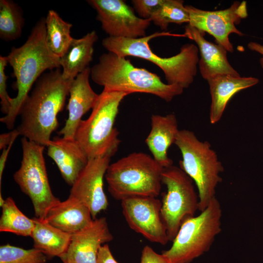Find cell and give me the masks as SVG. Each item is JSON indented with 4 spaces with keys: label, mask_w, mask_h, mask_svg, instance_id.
Here are the masks:
<instances>
[{
    "label": "cell",
    "mask_w": 263,
    "mask_h": 263,
    "mask_svg": "<svg viewBox=\"0 0 263 263\" xmlns=\"http://www.w3.org/2000/svg\"><path fill=\"white\" fill-rule=\"evenodd\" d=\"M15 141V140L12 141L7 147L2 150V152L0 157V188H1L2 176L7 157Z\"/></svg>",
    "instance_id": "cell-34"
},
{
    "label": "cell",
    "mask_w": 263,
    "mask_h": 263,
    "mask_svg": "<svg viewBox=\"0 0 263 263\" xmlns=\"http://www.w3.org/2000/svg\"><path fill=\"white\" fill-rule=\"evenodd\" d=\"M161 206L156 197H136L121 201L123 214L130 227L150 242L165 245L169 240Z\"/></svg>",
    "instance_id": "cell-13"
},
{
    "label": "cell",
    "mask_w": 263,
    "mask_h": 263,
    "mask_svg": "<svg viewBox=\"0 0 263 263\" xmlns=\"http://www.w3.org/2000/svg\"><path fill=\"white\" fill-rule=\"evenodd\" d=\"M186 7L189 14L188 25L212 36L217 44L227 52L234 51L229 36L232 33L244 36L235 25L248 16L245 1H236L229 8L217 11L204 10L191 5Z\"/></svg>",
    "instance_id": "cell-11"
},
{
    "label": "cell",
    "mask_w": 263,
    "mask_h": 263,
    "mask_svg": "<svg viewBox=\"0 0 263 263\" xmlns=\"http://www.w3.org/2000/svg\"><path fill=\"white\" fill-rule=\"evenodd\" d=\"M186 38L197 45L200 57L199 67L202 77L207 81L219 75H240L230 65L227 58V51L205 38V33L188 25L184 33Z\"/></svg>",
    "instance_id": "cell-17"
},
{
    "label": "cell",
    "mask_w": 263,
    "mask_h": 263,
    "mask_svg": "<svg viewBox=\"0 0 263 263\" xmlns=\"http://www.w3.org/2000/svg\"><path fill=\"white\" fill-rule=\"evenodd\" d=\"M96 263H118L114 258L107 244L103 245L100 248Z\"/></svg>",
    "instance_id": "cell-32"
},
{
    "label": "cell",
    "mask_w": 263,
    "mask_h": 263,
    "mask_svg": "<svg viewBox=\"0 0 263 263\" xmlns=\"http://www.w3.org/2000/svg\"><path fill=\"white\" fill-rule=\"evenodd\" d=\"M258 78L222 75L207 81L211 95L209 121L215 124L221 119L227 103L236 93L258 83Z\"/></svg>",
    "instance_id": "cell-20"
},
{
    "label": "cell",
    "mask_w": 263,
    "mask_h": 263,
    "mask_svg": "<svg viewBox=\"0 0 263 263\" xmlns=\"http://www.w3.org/2000/svg\"><path fill=\"white\" fill-rule=\"evenodd\" d=\"M98 36L94 30L83 37L72 40L64 54L60 58L62 75L66 80H73L79 73L89 67L93 60L94 47Z\"/></svg>",
    "instance_id": "cell-22"
},
{
    "label": "cell",
    "mask_w": 263,
    "mask_h": 263,
    "mask_svg": "<svg viewBox=\"0 0 263 263\" xmlns=\"http://www.w3.org/2000/svg\"><path fill=\"white\" fill-rule=\"evenodd\" d=\"M129 94L103 89L89 117L79 123L75 138L89 160L117 151L120 141L114 125L120 103Z\"/></svg>",
    "instance_id": "cell-6"
},
{
    "label": "cell",
    "mask_w": 263,
    "mask_h": 263,
    "mask_svg": "<svg viewBox=\"0 0 263 263\" xmlns=\"http://www.w3.org/2000/svg\"><path fill=\"white\" fill-rule=\"evenodd\" d=\"M47 147V155L57 165L65 181L72 186L86 166L89 159L75 139L63 137L51 140Z\"/></svg>",
    "instance_id": "cell-18"
},
{
    "label": "cell",
    "mask_w": 263,
    "mask_h": 263,
    "mask_svg": "<svg viewBox=\"0 0 263 263\" xmlns=\"http://www.w3.org/2000/svg\"><path fill=\"white\" fill-rule=\"evenodd\" d=\"M25 19L21 8L11 0H0V38L6 41L20 37Z\"/></svg>",
    "instance_id": "cell-26"
},
{
    "label": "cell",
    "mask_w": 263,
    "mask_h": 263,
    "mask_svg": "<svg viewBox=\"0 0 263 263\" xmlns=\"http://www.w3.org/2000/svg\"><path fill=\"white\" fill-rule=\"evenodd\" d=\"M247 47L249 50L261 55L262 57L259 61L261 66L263 69V45L258 42L251 41L248 43Z\"/></svg>",
    "instance_id": "cell-35"
},
{
    "label": "cell",
    "mask_w": 263,
    "mask_h": 263,
    "mask_svg": "<svg viewBox=\"0 0 263 263\" xmlns=\"http://www.w3.org/2000/svg\"><path fill=\"white\" fill-rule=\"evenodd\" d=\"M72 80L65 79L59 68L43 74L24 102L16 128L20 135L46 147L58 126V113L65 105Z\"/></svg>",
    "instance_id": "cell-1"
},
{
    "label": "cell",
    "mask_w": 263,
    "mask_h": 263,
    "mask_svg": "<svg viewBox=\"0 0 263 263\" xmlns=\"http://www.w3.org/2000/svg\"><path fill=\"white\" fill-rule=\"evenodd\" d=\"M21 165L13 175L21 190L30 198L36 217L44 219L60 200L53 193L43 156L45 146L23 137Z\"/></svg>",
    "instance_id": "cell-9"
},
{
    "label": "cell",
    "mask_w": 263,
    "mask_h": 263,
    "mask_svg": "<svg viewBox=\"0 0 263 263\" xmlns=\"http://www.w3.org/2000/svg\"><path fill=\"white\" fill-rule=\"evenodd\" d=\"M151 130L145 140L152 156L164 168L173 165L168 150L174 144L179 131L175 115L153 114L150 118Z\"/></svg>",
    "instance_id": "cell-19"
},
{
    "label": "cell",
    "mask_w": 263,
    "mask_h": 263,
    "mask_svg": "<svg viewBox=\"0 0 263 263\" xmlns=\"http://www.w3.org/2000/svg\"><path fill=\"white\" fill-rule=\"evenodd\" d=\"M182 159L180 168L193 180L198 189L199 210L205 209L216 197V189L222 181L224 167L207 141H202L188 130H179L174 143Z\"/></svg>",
    "instance_id": "cell-7"
},
{
    "label": "cell",
    "mask_w": 263,
    "mask_h": 263,
    "mask_svg": "<svg viewBox=\"0 0 263 263\" xmlns=\"http://www.w3.org/2000/svg\"><path fill=\"white\" fill-rule=\"evenodd\" d=\"M222 209L215 197L198 216L186 219L171 246L162 254L169 263H190L210 248L222 230Z\"/></svg>",
    "instance_id": "cell-8"
},
{
    "label": "cell",
    "mask_w": 263,
    "mask_h": 263,
    "mask_svg": "<svg viewBox=\"0 0 263 263\" xmlns=\"http://www.w3.org/2000/svg\"><path fill=\"white\" fill-rule=\"evenodd\" d=\"M140 263H169V262L162 253L158 254L151 247L146 245L142 250Z\"/></svg>",
    "instance_id": "cell-31"
},
{
    "label": "cell",
    "mask_w": 263,
    "mask_h": 263,
    "mask_svg": "<svg viewBox=\"0 0 263 263\" xmlns=\"http://www.w3.org/2000/svg\"><path fill=\"white\" fill-rule=\"evenodd\" d=\"M44 220L65 232L74 234L88 226L93 221L90 209L82 202L69 195L47 212Z\"/></svg>",
    "instance_id": "cell-21"
},
{
    "label": "cell",
    "mask_w": 263,
    "mask_h": 263,
    "mask_svg": "<svg viewBox=\"0 0 263 263\" xmlns=\"http://www.w3.org/2000/svg\"><path fill=\"white\" fill-rule=\"evenodd\" d=\"M8 63L7 56H0V110L2 113L6 115L9 111L10 107V97L7 93V79L8 76L5 75V68Z\"/></svg>",
    "instance_id": "cell-29"
},
{
    "label": "cell",
    "mask_w": 263,
    "mask_h": 263,
    "mask_svg": "<svg viewBox=\"0 0 263 263\" xmlns=\"http://www.w3.org/2000/svg\"><path fill=\"white\" fill-rule=\"evenodd\" d=\"M164 169L148 154L131 153L109 165L105 175L109 192L121 201L136 197H157Z\"/></svg>",
    "instance_id": "cell-5"
},
{
    "label": "cell",
    "mask_w": 263,
    "mask_h": 263,
    "mask_svg": "<svg viewBox=\"0 0 263 263\" xmlns=\"http://www.w3.org/2000/svg\"><path fill=\"white\" fill-rule=\"evenodd\" d=\"M20 135L17 129L9 132L2 133L0 135V149L3 150L7 147L13 140Z\"/></svg>",
    "instance_id": "cell-33"
},
{
    "label": "cell",
    "mask_w": 263,
    "mask_h": 263,
    "mask_svg": "<svg viewBox=\"0 0 263 263\" xmlns=\"http://www.w3.org/2000/svg\"><path fill=\"white\" fill-rule=\"evenodd\" d=\"M7 56L16 78L18 94L11 98L9 112L0 121L12 130L33 84L45 71L60 67V58L51 51L46 43L45 19L38 20L26 42L19 47H13Z\"/></svg>",
    "instance_id": "cell-2"
},
{
    "label": "cell",
    "mask_w": 263,
    "mask_h": 263,
    "mask_svg": "<svg viewBox=\"0 0 263 263\" xmlns=\"http://www.w3.org/2000/svg\"><path fill=\"white\" fill-rule=\"evenodd\" d=\"M33 219L35 226L30 237L34 247L46 256L60 258L67 249L72 234L52 225L44 219Z\"/></svg>",
    "instance_id": "cell-23"
},
{
    "label": "cell",
    "mask_w": 263,
    "mask_h": 263,
    "mask_svg": "<svg viewBox=\"0 0 263 263\" xmlns=\"http://www.w3.org/2000/svg\"><path fill=\"white\" fill-rule=\"evenodd\" d=\"M166 36L186 37L184 34L176 35L166 32H155L136 38L108 37L102 40V45L108 52L120 56H132L151 62L163 71L168 84L178 85L184 89L188 88L197 74L199 60L198 47L194 44H185L177 55L169 57H160L152 52L149 41Z\"/></svg>",
    "instance_id": "cell-4"
},
{
    "label": "cell",
    "mask_w": 263,
    "mask_h": 263,
    "mask_svg": "<svg viewBox=\"0 0 263 263\" xmlns=\"http://www.w3.org/2000/svg\"><path fill=\"white\" fill-rule=\"evenodd\" d=\"M47 257L38 249H25L5 244L0 246V263H46Z\"/></svg>",
    "instance_id": "cell-28"
},
{
    "label": "cell",
    "mask_w": 263,
    "mask_h": 263,
    "mask_svg": "<svg viewBox=\"0 0 263 263\" xmlns=\"http://www.w3.org/2000/svg\"><path fill=\"white\" fill-rule=\"evenodd\" d=\"M90 76L104 90L151 94L166 102L181 94L184 88L165 83L156 74L133 65L129 59L108 52L102 54L91 68Z\"/></svg>",
    "instance_id": "cell-3"
},
{
    "label": "cell",
    "mask_w": 263,
    "mask_h": 263,
    "mask_svg": "<svg viewBox=\"0 0 263 263\" xmlns=\"http://www.w3.org/2000/svg\"><path fill=\"white\" fill-rule=\"evenodd\" d=\"M164 0H133L132 2L140 18L150 19L163 3Z\"/></svg>",
    "instance_id": "cell-30"
},
{
    "label": "cell",
    "mask_w": 263,
    "mask_h": 263,
    "mask_svg": "<svg viewBox=\"0 0 263 263\" xmlns=\"http://www.w3.org/2000/svg\"><path fill=\"white\" fill-rule=\"evenodd\" d=\"M113 239L106 219L96 218L72 234L68 247L60 259L63 263H96L100 247Z\"/></svg>",
    "instance_id": "cell-15"
},
{
    "label": "cell",
    "mask_w": 263,
    "mask_h": 263,
    "mask_svg": "<svg viewBox=\"0 0 263 263\" xmlns=\"http://www.w3.org/2000/svg\"><path fill=\"white\" fill-rule=\"evenodd\" d=\"M89 67L79 73L72 81L70 98L67 106L68 117L64 127L58 132L67 138H75V134L82 116L94 106L99 96L92 88Z\"/></svg>",
    "instance_id": "cell-16"
},
{
    "label": "cell",
    "mask_w": 263,
    "mask_h": 263,
    "mask_svg": "<svg viewBox=\"0 0 263 263\" xmlns=\"http://www.w3.org/2000/svg\"><path fill=\"white\" fill-rule=\"evenodd\" d=\"M46 41L51 51L60 58L66 52L73 38L70 35L72 24L64 20L54 10L45 18Z\"/></svg>",
    "instance_id": "cell-24"
},
{
    "label": "cell",
    "mask_w": 263,
    "mask_h": 263,
    "mask_svg": "<svg viewBox=\"0 0 263 263\" xmlns=\"http://www.w3.org/2000/svg\"><path fill=\"white\" fill-rule=\"evenodd\" d=\"M87 2L96 11V19L108 37L136 38L146 36L151 20L137 17L125 1L90 0Z\"/></svg>",
    "instance_id": "cell-12"
},
{
    "label": "cell",
    "mask_w": 263,
    "mask_h": 263,
    "mask_svg": "<svg viewBox=\"0 0 263 263\" xmlns=\"http://www.w3.org/2000/svg\"><path fill=\"white\" fill-rule=\"evenodd\" d=\"M193 181L180 167L164 169L162 183L167 188L161 201V214L169 241L172 242L182 223L199 210V197Z\"/></svg>",
    "instance_id": "cell-10"
},
{
    "label": "cell",
    "mask_w": 263,
    "mask_h": 263,
    "mask_svg": "<svg viewBox=\"0 0 263 263\" xmlns=\"http://www.w3.org/2000/svg\"><path fill=\"white\" fill-rule=\"evenodd\" d=\"M113 155L107 154L89 160L70 190V196L84 203L90 209L93 219L108 207L103 179Z\"/></svg>",
    "instance_id": "cell-14"
},
{
    "label": "cell",
    "mask_w": 263,
    "mask_h": 263,
    "mask_svg": "<svg viewBox=\"0 0 263 263\" xmlns=\"http://www.w3.org/2000/svg\"><path fill=\"white\" fill-rule=\"evenodd\" d=\"M0 218V231L22 236H31L35 226L33 218L25 215L10 197L5 199Z\"/></svg>",
    "instance_id": "cell-25"
},
{
    "label": "cell",
    "mask_w": 263,
    "mask_h": 263,
    "mask_svg": "<svg viewBox=\"0 0 263 263\" xmlns=\"http://www.w3.org/2000/svg\"><path fill=\"white\" fill-rule=\"evenodd\" d=\"M150 20L161 29L165 30L169 23H188L189 14L186 5H184L183 0H164Z\"/></svg>",
    "instance_id": "cell-27"
}]
</instances>
